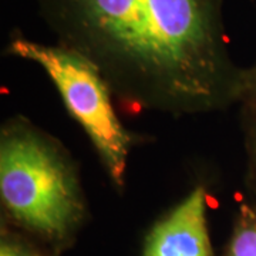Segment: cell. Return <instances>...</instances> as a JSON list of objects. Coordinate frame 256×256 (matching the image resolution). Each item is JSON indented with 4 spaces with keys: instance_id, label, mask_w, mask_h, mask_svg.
<instances>
[{
    "instance_id": "obj_6",
    "label": "cell",
    "mask_w": 256,
    "mask_h": 256,
    "mask_svg": "<svg viewBox=\"0 0 256 256\" xmlns=\"http://www.w3.org/2000/svg\"><path fill=\"white\" fill-rule=\"evenodd\" d=\"M0 256H53L46 248L28 235L2 224L0 234Z\"/></svg>"
},
{
    "instance_id": "obj_4",
    "label": "cell",
    "mask_w": 256,
    "mask_h": 256,
    "mask_svg": "<svg viewBox=\"0 0 256 256\" xmlns=\"http://www.w3.org/2000/svg\"><path fill=\"white\" fill-rule=\"evenodd\" d=\"M142 256H212L204 185H196L151 228Z\"/></svg>"
},
{
    "instance_id": "obj_8",
    "label": "cell",
    "mask_w": 256,
    "mask_h": 256,
    "mask_svg": "<svg viewBox=\"0 0 256 256\" xmlns=\"http://www.w3.org/2000/svg\"><path fill=\"white\" fill-rule=\"evenodd\" d=\"M240 102L246 106V108L256 110V66L245 70L244 73V87Z\"/></svg>"
},
{
    "instance_id": "obj_5",
    "label": "cell",
    "mask_w": 256,
    "mask_h": 256,
    "mask_svg": "<svg viewBox=\"0 0 256 256\" xmlns=\"http://www.w3.org/2000/svg\"><path fill=\"white\" fill-rule=\"evenodd\" d=\"M225 256H256V201L239 205Z\"/></svg>"
},
{
    "instance_id": "obj_2",
    "label": "cell",
    "mask_w": 256,
    "mask_h": 256,
    "mask_svg": "<svg viewBox=\"0 0 256 256\" xmlns=\"http://www.w3.org/2000/svg\"><path fill=\"white\" fill-rule=\"evenodd\" d=\"M3 220L53 256L73 246L88 210L76 164L64 146L23 117L0 132Z\"/></svg>"
},
{
    "instance_id": "obj_3",
    "label": "cell",
    "mask_w": 256,
    "mask_h": 256,
    "mask_svg": "<svg viewBox=\"0 0 256 256\" xmlns=\"http://www.w3.org/2000/svg\"><path fill=\"white\" fill-rule=\"evenodd\" d=\"M10 54L38 64L56 86L68 112L88 136L111 182L124 186L134 138L114 110L110 88L88 60L63 46L12 40Z\"/></svg>"
},
{
    "instance_id": "obj_7",
    "label": "cell",
    "mask_w": 256,
    "mask_h": 256,
    "mask_svg": "<svg viewBox=\"0 0 256 256\" xmlns=\"http://www.w3.org/2000/svg\"><path fill=\"white\" fill-rule=\"evenodd\" d=\"M245 150L248 156V181L256 194V110L246 108Z\"/></svg>"
},
{
    "instance_id": "obj_1",
    "label": "cell",
    "mask_w": 256,
    "mask_h": 256,
    "mask_svg": "<svg viewBox=\"0 0 256 256\" xmlns=\"http://www.w3.org/2000/svg\"><path fill=\"white\" fill-rule=\"evenodd\" d=\"M67 47L130 108L172 117L239 102L244 68L229 56L220 0H40Z\"/></svg>"
}]
</instances>
